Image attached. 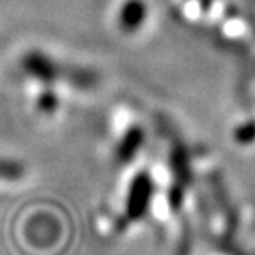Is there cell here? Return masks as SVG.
<instances>
[{
  "instance_id": "6da1fadb",
  "label": "cell",
  "mask_w": 255,
  "mask_h": 255,
  "mask_svg": "<svg viewBox=\"0 0 255 255\" xmlns=\"http://www.w3.org/2000/svg\"><path fill=\"white\" fill-rule=\"evenodd\" d=\"M23 69L27 75L34 76L37 80H43V82H53V80H59L62 76V69H60L59 64H55L44 53L37 52L25 55Z\"/></svg>"
},
{
  "instance_id": "7a4b0ae2",
  "label": "cell",
  "mask_w": 255,
  "mask_h": 255,
  "mask_svg": "<svg viewBox=\"0 0 255 255\" xmlns=\"http://www.w3.org/2000/svg\"><path fill=\"white\" fill-rule=\"evenodd\" d=\"M149 193H151V183L147 177L140 175L138 179L133 183L131 195H129V215L131 216H140L143 211V207L149 202Z\"/></svg>"
},
{
  "instance_id": "277c9868",
  "label": "cell",
  "mask_w": 255,
  "mask_h": 255,
  "mask_svg": "<svg viewBox=\"0 0 255 255\" xmlns=\"http://www.w3.org/2000/svg\"><path fill=\"white\" fill-rule=\"evenodd\" d=\"M25 174V168L21 163L14 159L0 158V181H18Z\"/></svg>"
},
{
  "instance_id": "3957f363",
  "label": "cell",
  "mask_w": 255,
  "mask_h": 255,
  "mask_svg": "<svg viewBox=\"0 0 255 255\" xmlns=\"http://www.w3.org/2000/svg\"><path fill=\"white\" fill-rule=\"evenodd\" d=\"M145 20V11L140 2H129L123 7L121 12V25L124 30H136L140 23Z\"/></svg>"
}]
</instances>
